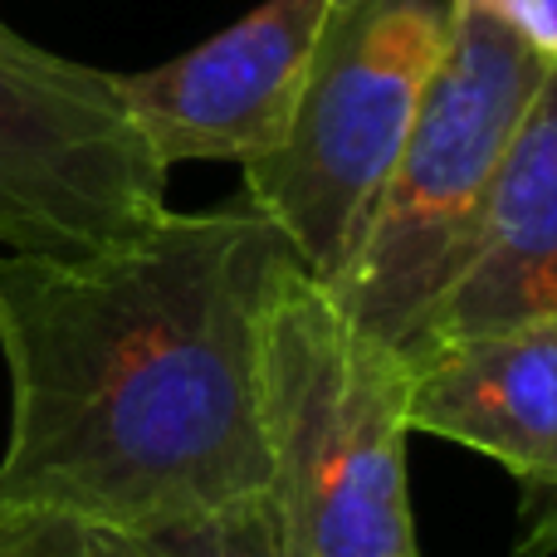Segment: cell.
<instances>
[{
    "label": "cell",
    "mask_w": 557,
    "mask_h": 557,
    "mask_svg": "<svg viewBox=\"0 0 557 557\" xmlns=\"http://www.w3.org/2000/svg\"><path fill=\"white\" fill-rule=\"evenodd\" d=\"M288 260L250 201L88 260L0 255V509L172 523L264 499L260 318Z\"/></svg>",
    "instance_id": "obj_1"
},
{
    "label": "cell",
    "mask_w": 557,
    "mask_h": 557,
    "mask_svg": "<svg viewBox=\"0 0 557 557\" xmlns=\"http://www.w3.org/2000/svg\"><path fill=\"white\" fill-rule=\"evenodd\" d=\"M406 396L411 362L288 260L260 318V421L284 557H421Z\"/></svg>",
    "instance_id": "obj_2"
},
{
    "label": "cell",
    "mask_w": 557,
    "mask_h": 557,
    "mask_svg": "<svg viewBox=\"0 0 557 557\" xmlns=\"http://www.w3.org/2000/svg\"><path fill=\"white\" fill-rule=\"evenodd\" d=\"M553 69L494 0H455L450 39L352 264L323 284L347 318L411 362L470 260L509 143Z\"/></svg>",
    "instance_id": "obj_3"
},
{
    "label": "cell",
    "mask_w": 557,
    "mask_h": 557,
    "mask_svg": "<svg viewBox=\"0 0 557 557\" xmlns=\"http://www.w3.org/2000/svg\"><path fill=\"white\" fill-rule=\"evenodd\" d=\"M455 0H333L284 137L245 162V201L318 284L352 264L450 39Z\"/></svg>",
    "instance_id": "obj_4"
},
{
    "label": "cell",
    "mask_w": 557,
    "mask_h": 557,
    "mask_svg": "<svg viewBox=\"0 0 557 557\" xmlns=\"http://www.w3.org/2000/svg\"><path fill=\"white\" fill-rule=\"evenodd\" d=\"M166 211V166L127 113L117 74L0 20V250L88 260Z\"/></svg>",
    "instance_id": "obj_5"
},
{
    "label": "cell",
    "mask_w": 557,
    "mask_h": 557,
    "mask_svg": "<svg viewBox=\"0 0 557 557\" xmlns=\"http://www.w3.org/2000/svg\"><path fill=\"white\" fill-rule=\"evenodd\" d=\"M333 0H260L206 45L117 74L157 162H255L284 137Z\"/></svg>",
    "instance_id": "obj_6"
},
{
    "label": "cell",
    "mask_w": 557,
    "mask_h": 557,
    "mask_svg": "<svg viewBox=\"0 0 557 557\" xmlns=\"http://www.w3.org/2000/svg\"><path fill=\"white\" fill-rule=\"evenodd\" d=\"M406 421L490 455L533 509L557 499V313L431 343L411 357Z\"/></svg>",
    "instance_id": "obj_7"
},
{
    "label": "cell",
    "mask_w": 557,
    "mask_h": 557,
    "mask_svg": "<svg viewBox=\"0 0 557 557\" xmlns=\"http://www.w3.org/2000/svg\"><path fill=\"white\" fill-rule=\"evenodd\" d=\"M539 313H557V69L513 133L470 260L435 308L431 343Z\"/></svg>",
    "instance_id": "obj_8"
},
{
    "label": "cell",
    "mask_w": 557,
    "mask_h": 557,
    "mask_svg": "<svg viewBox=\"0 0 557 557\" xmlns=\"http://www.w3.org/2000/svg\"><path fill=\"white\" fill-rule=\"evenodd\" d=\"M0 557H284V548L274 504L264 494L172 523L0 509Z\"/></svg>",
    "instance_id": "obj_9"
},
{
    "label": "cell",
    "mask_w": 557,
    "mask_h": 557,
    "mask_svg": "<svg viewBox=\"0 0 557 557\" xmlns=\"http://www.w3.org/2000/svg\"><path fill=\"white\" fill-rule=\"evenodd\" d=\"M513 29L543 54V64L557 69V0H494Z\"/></svg>",
    "instance_id": "obj_10"
},
{
    "label": "cell",
    "mask_w": 557,
    "mask_h": 557,
    "mask_svg": "<svg viewBox=\"0 0 557 557\" xmlns=\"http://www.w3.org/2000/svg\"><path fill=\"white\" fill-rule=\"evenodd\" d=\"M548 553H557V499L533 509V529L523 539V557H548Z\"/></svg>",
    "instance_id": "obj_11"
}]
</instances>
